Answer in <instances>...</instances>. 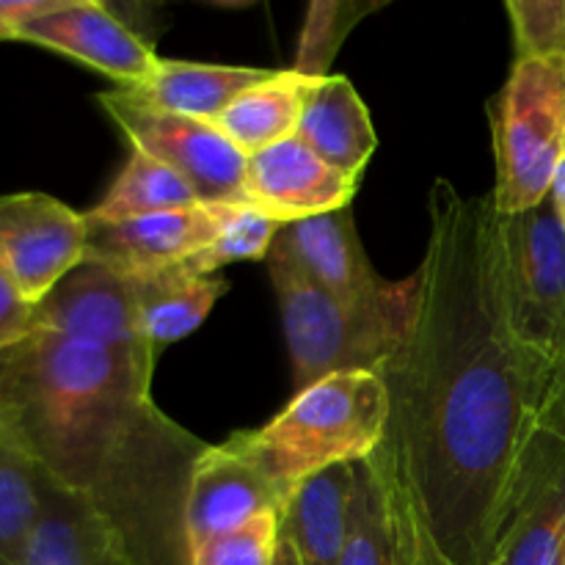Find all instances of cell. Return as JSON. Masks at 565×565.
I'll list each match as a JSON object with an SVG mask.
<instances>
[{"label":"cell","instance_id":"obj_2","mask_svg":"<svg viewBox=\"0 0 565 565\" xmlns=\"http://www.w3.org/2000/svg\"><path fill=\"white\" fill-rule=\"evenodd\" d=\"M0 428L116 530L141 565H191L185 508L207 441L166 417L152 373L33 331L0 351Z\"/></svg>","mask_w":565,"mask_h":565},{"label":"cell","instance_id":"obj_5","mask_svg":"<svg viewBox=\"0 0 565 565\" xmlns=\"http://www.w3.org/2000/svg\"><path fill=\"white\" fill-rule=\"evenodd\" d=\"M497 185L502 215L546 202L565 160V55L516 58L491 105Z\"/></svg>","mask_w":565,"mask_h":565},{"label":"cell","instance_id":"obj_20","mask_svg":"<svg viewBox=\"0 0 565 565\" xmlns=\"http://www.w3.org/2000/svg\"><path fill=\"white\" fill-rule=\"evenodd\" d=\"M320 81L279 70L268 81L248 88L213 121L246 158L276 147L298 132L309 97Z\"/></svg>","mask_w":565,"mask_h":565},{"label":"cell","instance_id":"obj_18","mask_svg":"<svg viewBox=\"0 0 565 565\" xmlns=\"http://www.w3.org/2000/svg\"><path fill=\"white\" fill-rule=\"evenodd\" d=\"M356 463H342L309 478L279 513V530L296 546L301 565H342Z\"/></svg>","mask_w":565,"mask_h":565},{"label":"cell","instance_id":"obj_6","mask_svg":"<svg viewBox=\"0 0 565 565\" xmlns=\"http://www.w3.org/2000/svg\"><path fill=\"white\" fill-rule=\"evenodd\" d=\"M500 270L513 337L565 373V226L550 196L524 213H500Z\"/></svg>","mask_w":565,"mask_h":565},{"label":"cell","instance_id":"obj_4","mask_svg":"<svg viewBox=\"0 0 565 565\" xmlns=\"http://www.w3.org/2000/svg\"><path fill=\"white\" fill-rule=\"evenodd\" d=\"M386 417L390 395L379 373H337L296 392L268 425L230 439L290 500L315 475L367 461Z\"/></svg>","mask_w":565,"mask_h":565},{"label":"cell","instance_id":"obj_21","mask_svg":"<svg viewBox=\"0 0 565 565\" xmlns=\"http://www.w3.org/2000/svg\"><path fill=\"white\" fill-rule=\"evenodd\" d=\"M130 285L136 292L143 337L160 353V348L182 340L204 323L230 281L221 276H196L182 265H171L154 274L136 276Z\"/></svg>","mask_w":565,"mask_h":565},{"label":"cell","instance_id":"obj_10","mask_svg":"<svg viewBox=\"0 0 565 565\" xmlns=\"http://www.w3.org/2000/svg\"><path fill=\"white\" fill-rule=\"evenodd\" d=\"M14 42L55 50L103 72L119 88H138L158 70V55L114 9L97 0H55L22 22Z\"/></svg>","mask_w":565,"mask_h":565},{"label":"cell","instance_id":"obj_16","mask_svg":"<svg viewBox=\"0 0 565 565\" xmlns=\"http://www.w3.org/2000/svg\"><path fill=\"white\" fill-rule=\"evenodd\" d=\"M42 472V469H39ZM22 565H141L92 502L42 472V516Z\"/></svg>","mask_w":565,"mask_h":565},{"label":"cell","instance_id":"obj_14","mask_svg":"<svg viewBox=\"0 0 565 565\" xmlns=\"http://www.w3.org/2000/svg\"><path fill=\"white\" fill-rule=\"evenodd\" d=\"M270 254L340 301H359L390 285L364 254L351 207L281 226Z\"/></svg>","mask_w":565,"mask_h":565},{"label":"cell","instance_id":"obj_32","mask_svg":"<svg viewBox=\"0 0 565 565\" xmlns=\"http://www.w3.org/2000/svg\"><path fill=\"white\" fill-rule=\"evenodd\" d=\"M550 199H552V204H555L557 218H561V224L565 226V160L561 163V169H557L555 182H552Z\"/></svg>","mask_w":565,"mask_h":565},{"label":"cell","instance_id":"obj_23","mask_svg":"<svg viewBox=\"0 0 565 565\" xmlns=\"http://www.w3.org/2000/svg\"><path fill=\"white\" fill-rule=\"evenodd\" d=\"M42 516V472L0 428V565L25 563Z\"/></svg>","mask_w":565,"mask_h":565},{"label":"cell","instance_id":"obj_33","mask_svg":"<svg viewBox=\"0 0 565 565\" xmlns=\"http://www.w3.org/2000/svg\"><path fill=\"white\" fill-rule=\"evenodd\" d=\"M274 565H301L298 563L296 546H292V541L287 539L281 530H279V546H276V563Z\"/></svg>","mask_w":565,"mask_h":565},{"label":"cell","instance_id":"obj_15","mask_svg":"<svg viewBox=\"0 0 565 565\" xmlns=\"http://www.w3.org/2000/svg\"><path fill=\"white\" fill-rule=\"evenodd\" d=\"M565 544V441L535 434L516 516L489 565H555Z\"/></svg>","mask_w":565,"mask_h":565},{"label":"cell","instance_id":"obj_1","mask_svg":"<svg viewBox=\"0 0 565 565\" xmlns=\"http://www.w3.org/2000/svg\"><path fill=\"white\" fill-rule=\"evenodd\" d=\"M412 329L381 367L390 417L362 461L395 565H489L557 370L513 337L494 193L436 177Z\"/></svg>","mask_w":565,"mask_h":565},{"label":"cell","instance_id":"obj_27","mask_svg":"<svg viewBox=\"0 0 565 565\" xmlns=\"http://www.w3.org/2000/svg\"><path fill=\"white\" fill-rule=\"evenodd\" d=\"M516 58L565 55V0H508Z\"/></svg>","mask_w":565,"mask_h":565},{"label":"cell","instance_id":"obj_22","mask_svg":"<svg viewBox=\"0 0 565 565\" xmlns=\"http://www.w3.org/2000/svg\"><path fill=\"white\" fill-rule=\"evenodd\" d=\"M199 196L193 188L182 180L180 174L169 169V166L158 163L149 154L130 149L125 169L114 180L99 204L88 210V221H127V218H143V215H160V213H177V210L199 207Z\"/></svg>","mask_w":565,"mask_h":565},{"label":"cell","instance_id":"obj_28","mask_svg":"<svg viewBox=\"0 0 565 565\" xmlns=\"http://www.w3.org/2000/svg\"><path fill=\"white\" fill-rule=\"evenodd\" d=\"M279 546V513H265L241 530L218 535L191 552V565H274Z\"/></svg>","mask_w":565,"mask_h":565},{"label":"cell","instance_id":"obj_19","mask_svg":"<svg viewBox=\"0 0 565 565\" xmlns=\"http://www.w3.org/2000/svg\"><path fill=\"white\" fill-rule=\"evenodd\" d=\"M279 70L232 64H196V61H158L143 86L125 88L132 99L163 114L188 116V119L213 125L237 97L257 83L274 77Z\"/></svg>","mask_w":565,"mask_h":565},{"label":"cell","instance_id":"obj_8","mask_svg":"<svg viewBox=\"0 0 565 565\" xmlns=\"http://www.w3.org/2000/svg\"><path fill=\"white\" fill-rule=\"evenodd\" d=\"M36 331L105 348L154 375L158 351L143 337L136 292L127 276L83 263L36 303Z\"/></svg>","mask_w":565,"mask_h":565},{"label":"cell","instance_id":"obj_30","mask_svg":"<svg viewBox=\"0 0 565 565\" xmlns=\"http://www.w3.org/2000/svg\"><path fill=\"white\" fill-rule=\"evenodd\" d=\"M55 0H0V42H14L22 22L44 14Z\"/></svg>","mask_w":565,"mask_h":565},{"label":"cell","instance_id":"obj_34","mask_svg":"<svg viewBox=\"0 0 565 565\" xmlns=\"http://www.w3.org/2000/svg\"><path fill=\"white\" fill-rule=\"evenodd\" d=\"M555 565H565V544H563V550H561V557H557V563Z\"/></svg>","mask_w":565,"mask_h":565},{"label":"cell","instance_id":"obj_29","mask_svg":"<svg viewBox=\"0 0 565 565\" xmlns=\"http://www.w3.org/2000/svg\"><path fill=\"white\" fill-rule=\"evenodd\" d=\"M36 331V303L28 301L0 270V351L20 345Z\"/></svg>","mask_w":565,"mask_h":565},{"label":"cell","instance_id":"obj_25","mask_svg":"<svg viewBox=\"0 0 565 565\" xmlns=\"http://www.w3.org/2000/svg\"><path fill=\"white\" fill-rule=\"evenodd\" d=\"M281 226L285 224L259 213V210L235 207L230 218H226V224L221 226L218 235L213 237V243L199 254H193L191 259H185L182 268H188L196 276H218V270L230 263L268 259Z\"/></svg>","mask_w":565,"mask_h":565},{"label":"cell","instance_id":"obj_31","mask_svg":"<svg viewBox=\"0 0 565 565\" xmlns=\"http://www.w3.org/2000/svg\"><path fill=\"white\" fill-rule=\"evenodd\" d=\"M539 430L565 441V373H557L555 386H552L544 412H541Z\"/></svg>","mask_w":565,"mask_h":565},{"label":"cell","instance_id":"obj_17","mask_svg":"<svg viewBox=\"0 0 565 565\" xmlns=\"http://www.w3.org/2000/svg\"><path fill=\"white\" fill-rule=\"evenodd\" d=\"M296 138L353 182H359L379 147L367 105L345 75H329L315 86Z\"/></svg>","mask_w":565,"mask_h":565},{"label":"cell","instance_id":"obj_24","mask_svg":"<svg viewBox=\"0 0 565 565\" xmlns=\"http://www.w3.org/2000/svg\"><path fill=\"white\" fill-rule=\"evenodd\" d=\"M379 9L381 3H359V0H320L309 6L296 64L290 70L315 81L329 77L331 61L337 58L348 33L359 25V20Z\"/></svg>","mask_w":565,"mask_h":565},{"label":"cell","instance_id":"obj_7","mask_svg":"<svg viewBox=\"0 0 565 565\" xmlns=\"http://www.w3.org/2000/svg\"><path fill=\"white\" fill-rule=\"evenodd\" d=\"M99 105L114 119L130 149L149 154L180 174L202 204L246 207L248 158L210 121L152 110L125 88L99 94Z\"/></svg>","mask_w":565,"mask_h":565},{"label":"cell","instance_id":"obj_3","mask_svg":"<svg viewBox=\"0 0 565 565\" xmlns=\"http://www.w3.org/2000/svg\"><path fill=\"white\" fill-rule=\"evenodd\" d=\"M268 274L290 348L296 392L337 373H381L406 342L417 301L414 276L375 296L340 301L268 254Z\"/></svg>","mask_w":565,"mask_h":565},{"label":"cell","instance_id":"obj_12","mask_svg":"<svg viewBox=\"0 0 565 565\" xmlns=\"http://www.w3.org/2000/svg\"><path fill=\"white\" fill-rule=\"evenodd\" d=\"M287 497L232 439L210 445L193 467L188 491V546L196 552L218 535L241 530L265 513H281Z\"/></svg>","mask_w":565,"mask_h":565},{"label":"cell","instance_id":"obj_9","mask_svg":"<svg viewBox=\"0 0 565 565\" xmlns=\"http://www.w3.org/2000/svg\"><path fill=\"white\" fill-rule=\"evenodd\" d=\"M86 263V215L47 193L0 196V270L31 303Z\"/></svg>","mask_w":565,"mask_h":565},{"label":"cell","instance_id":"obj_11","mask_svg":"<svg viewBox=\"0 0 565 565\" xmlns=\"http://www.w3.org/2000/svg\"><path fill=\"white\" fill-rule=\"evenodd\" d=\"M232 210L226 204H199L110 224L86 218V263L105 265L127 279L182 265L213 243Z\"/></svg>","mask_w":565,"mask_h":565},{"label":"cell","instance_id":"obj_26","mask_svg":"<svg viewBox=\"0 0 565 565\" xmlns=\"http://www.w3.org/2000/svg\"><path fill=\"white\" fill-rule=\"evenodd\" d=\"M342 565H395L392 561L390 533H386L384 513L379 494L373 489L367 469L356 463V489L351 502V530H348Z\"/></svg>","mask_w":565,"mask_h":565},{"label":"cell","instance_id":"obj_13","mask_svg":"<svg viewBox=\"0 0 565 565\" xmlns=\"http://www.w3.org/2000/svg\"><path fill=\"white\" fill-rule=\"evenodd\" d=\"M356 185L359 182L342 177L292 136L248 158L243 193L246 207L287 226L351 207Z\"/></svg>","mask_w":565,"mask_h":565}]
</instances>
